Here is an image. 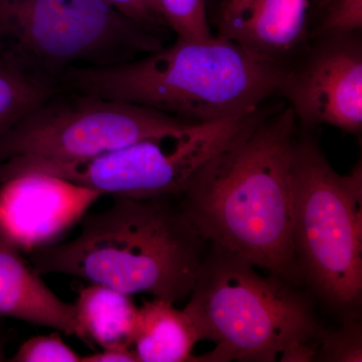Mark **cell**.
I'll list each match as a JSON object with an SVG mask.
<instances>
[{
	"label": "cell",
	"instance_id": "22",
	"mask_svg": "<svg viewBox=\"0 0 362 362\" xmlns=\"http://www.w3.org/2000/svg\"><path fill=\"white\" fill-rule=\"evenodd\" d=\"M6 356V340L4 334L0 332V362L7 361Z\"/></svg>",
	"mask_w": 362,
	"mask_h": 362
},
{
	"label": "cell",
	"instance_id": "6",
	"mask_svg": "<svg viewBox=\"0 0 362 362\" xmlns=\"http://www.w3.org/2000/svg\"><path fill=\"white\" fill-rule=\"evenodd\" d=\"M161 47L104 0H0V59L59 89L71 68L123 63Z\"/></svg>",
	"mask_w": 362,
	"mask_h": 362
},
{
	"label": "cell",
	"instance_id": "9",
	"mask_svg": "<svg viewBox=\"0 0 362 362\" xmlns=\"http://www.w3.org/2000/svg\"><path fill=\"white\" fill-rule=\"evenodd\" d=\"M357 33L323 37L298 68L288 69L279 94L307 128L362 131V47Z\"/></svg>",
	"mask_w": 362,
	"mask_h": 362
},
{
	"label": "cell",
	"instance_id": "4",
	"mask_svg": "<svg viewBox=\"0 0 362 362\" xmlns=\"http://www.w3.org/2000/svg\"><path fill=\"white\" fill-rule=\"evenodd\" d=\"M185 310L214 349L195 362H309L325 328L310 293L209 245Z\"/></svg>",
	"mask_w": 362,
	"mask_h": 362
},
{
	"label": "cell",
	"instance_id": "20",
	"mask_svg": "<svg viewBox=\"0 0 362 362\" xmlns=\"http://www.w3.org/2000/svg\"><path fill=\"white\" fill-rule=\"evenodd\" d=\"M111 8L150 32L156 33L168 26L158 0H104ZM157 35V33H156Z\"/></svg>",
	"mask_w": 362,
	"mask_h": 362
},
{
	"label": "cell",
	"instance_id": "12",
	"mask_svg": "<svg viewBox=\"0 0 362 362\" xmlns=\"http://www.w3.org/2000/svg\"><path fill=\"white\" fill-rule=\"evenodd\" d=\"M21 254L0 235V316L78 338L74 304L57 296Z\"/></svg>",
	"mask_w": 362,
	"mask_h": 362
},
{
	"label": "cell",
	"instance_id": "3",
	"mask_svg": "<svg viewBox=\"0 0 362 362\" xmlns=\"http://www.w3.org/2000/svg\"><path fill=\"white\" fill-rule=\"evenodd\" d=\"M74 239L28 254L40 275L62 274L176 304L189 297L209 244L175 195L114 197Z\"/></svg>",
	"mask_w": 362,
	"mask_h": 362
},
{
	"label": "cell",
	"instance_id": "5",
	"mask_svg": "<svg viewBox=\"0 0 362 362\" xmlns=\"http://www.w3.org/2000/svg\"><path fill=\"white\" fill-rule=\"evenodd\" d=\"M292 243L302 287L340 321L361 318L362 165L340 175L311 138L291 162Z\"/></svg>",
	"mask_w": 362,
	"mask_h": 362
},
{
	"label": "cell",
	"instance_id": "18",
	"mask_svg": "<svg viewBox=\"0 0 362 362\" xmlns=\"http://www.w3.org/2000/svg\"><path fill=\"white\" fill-rule=\"evenodd\" d=\"M59 331L25 340L9 361L13 362H81L82 356L69 346Z\"/></svg>",
	"mask_w": 362,
	"mask_h": 362
},
{
	"label": "cell",
	"instance_id": "10",
	"mask_svg": "<svg viewBox=\"0 0 362 362\" xmlns=\"http://www.w3.org/2000/svg\"><path fill=\"white\" fill-rule=\"evenodd\" d=\"M101 192L71 181L25 173L0 182V235L25 254L61 242Z\"/></svg>",
	"mask_w": 362,
	"mask_h": 362
},
{
	"label": "cell",
	"instance_id": "21",
	"mask_svg": "<svg viewBox=\"0 0 362 362\" xmlns=\"http://www.w3.org/2000/svg\"><path fill=\"white\" fill-rule=\"evenodd\" d=\"M81 362H139L132 347H110L83 356Z\"/></svg>",
	"mask_w": 362,
	"mask_h": 362
},
{
	"label": "cell",
	"instance_id": "1",
	"mask_svg": "<svg viewBox=\"0 0 362 362\" xmlns=\"http://www.w3.org/2000/svg\"><path fill=\"white\" fill-rule=\"evenodd\" d=\"M296 116L262 113L175 195L209 245L302 287L292 243L291 162Z\"/></svg>",
	"mask_w": 362,
	"mask_h": 362
},
{
	"label": "cell",
	"instance_id": "13",
	"mask_svg": "<svg viewBox=\"0 0 362 362\" xmlns=\"http://www.w3.org/2000/svg\"><path fill=\"white\" fill-rule=\"evenodd\" d=\"M199 341L185 309L157 298L138 307L132 346L139 362L194 361L192 351Z\"/></svg>",
	"mask_w": 362,
	"mask_h": 362
},
{
	"label": "cell",
	"instance_id": "19",
	"mask_svg": "<svg viewBox=\"0 0 362 362\" xmlns=\"http://www.w3.org/2000/svg\"><path fill=\"white\" fill-rule=\"evenodd\" d=\"M320 37L354 35L362 28V0H330L321 8Z\"/></svg>",
	"mask_w": 362,
	"mask_h": 362
},
{
	"label": "cell",
	"instance_id": "23",
	"mask_svg": "<svg viewBox=\"0 0 362 362\" xmlns=\"http://www.w3.org/2000/svg\"><path fill=\"white\" fill-rule=\"evenodd\" d=\"M330 0H317V6L319 7V8H322V7L324 6H325V4H327L328 2H329Z\"/></svg>",
	"mask_w": 362,
	"mask_h": 362
},
{
	"label": "cell",
	"instance_id": "15",
	"mask_svg": "<svg viewBox=\"0 0 362 362\" xmlns=\"http://www.w3.org/2000/svg\"><path fill=\"white\" fill-rule=\"evenodd\" d=\"M59 90L0 59V138Z\"/></svg>",
	"mask_w": 362,
	"mask_h": 362
},
{
	"label": "cell",
	"instance_id": "16",
	"mask_svg": "<svg viewBox=\"0 0 362 362\" xmlns=\"http://www.w3.org/2000/svg\"><path fill=\"white\" fill-rule=\"evenodd\" d=\"M166 25L177 39L204 40L213 37L206 0H158Z\"/></svg>",
	"mask_w": 362,
	"mask_h": 362
},
{
	"label": "cell",
	"instance_id": "17",
	"mask_svg": "<svg viewBox=\"0 0 362 362\" xmlns=\"http://www.w3.org/2000/svg\"><path fill=\"white\" fill-rule=\"evenodd\" d=\"M313 361L361 362V319L342 321L337 329H324Z\"/></svg>",
	"mask_w": 362,
	"mask_h": 362
},
{
	"label": "cell",
	"instance_id": "14",
	"mask_svg": "<svg viewBox=\"0 0 362 362\" xmlns=\"http://www.w3.org/2000/svg\"><path fill=\"white\" fill-rule=\"evenodd\" d=\"M76 319L83 342L101 349L132 347L138 307L130 295L92 284L78 292Z\"/></svg>",
	"mask_w": 362,
	"mask_h": 362
},
{
	"label": "cell",
	"instance_id": "8",
	"mask_svg": "<svg viewBox=\"0 0 362 362\" xmlns=\"http://www.w3.org/2000/svg\"><path fill=\"white\" fill-rule=\"evenodd\" d=\"M59 92L0 138V168L30 161L90 158L194 124L127 102L76 90Z\"/></svg>",
	"mask_w": 362,
	"mask_h": 362
},
{
	"label": "cell",
	"instance_id": "7",
	"mask_svg": "<svg viewBox=\"0 0 362 362\" xmlns=\"http://www.w3.org/2000/svg\"><path fill=\"white\" fill-rule=\"evenodd\" d=\"M255 120L254 113L194 123L90 158L30 161L6 169L7 178L42 173L113 197L135 199L177 195L211 157L230 144Z\"/></svg>",
	"mask_w": 362,
	"mask_h": 362
},
{
	"label": "cell",
	"instance_id": "2",
	"mask_svg": "<svg viewBox=\"0 0 362 362\" xmlns=\"http://www.w3.org/2000/svg\"><path fill=\"white\" fill-rule=\"evenodd\" d=\"M288 69L218 35L177 39L142 59L71 68L61 88L206 123L262 108L280 92Z\"/></svg>",
	"mask_w": 362,
	"mask_h": 362
},
{
	"label": "cell",
	"instance_id": "11",
	"mask_svg": "<svg viewBox=\"0 0 362 362\" xmlns=\"http://www.w3.org/2000/svg\"><path fill=\"white\" fill-rule=\"evenodd\" d=\"M309 0H221L218 35L250 51L285 62L308 37Z\"/></svg>",
	"mask_w": 362,
	"mask_h": 362
}]
</instances>
